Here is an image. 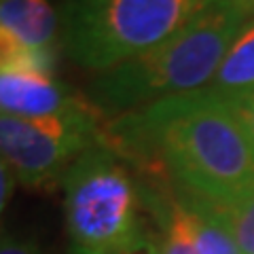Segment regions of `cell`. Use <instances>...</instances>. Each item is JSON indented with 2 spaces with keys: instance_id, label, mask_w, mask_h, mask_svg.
<instances>
[{
  "instance_id": "cell-1",
  "label": "cell",
  "mask_w": 254,
  "mask_h": 254,
  "mask_svg": "<svg viewBox=\"0 0 254 254\" xmlns=\"http://www.w3.org/2000/svg\"><path fill=\"white\" fill-rule=\"evenodd\" d=\"M106 144L153 161L178 190L229 205L254 190V138L229 102L205 89L106 121Z\"/></svg>"
},
{
  "instance_id": "cell-2",
  "label": "cell",
  "mask_w": 254,
  "mask_h": 254,
  "mask_svg": "<svg viewBox=\"0 0 254 254\" xmlns=\"http://www.w3.org/2000/svg\"><path fill=\"white\" fill-rule=\"evenodd\" d=\"M248 21L250 17L227 2L210 0L165 41L93 74L85 91L87 100L110 121L168 98L201 91Z\"/></svg>"
},
{
  "instance_id": "cell-3",
  "label": "cell",
  "mask_w": 254,
  "mask_h": 254,
  "mask_svg": "<svg viewBox=\"0 0 254 254\" xmlns=\"http://www.w3.org/2000/svg\"><path fill=\"white\" fill-rule=\"evenodd\" d=\"M72 254H133L148 248L142 229V187L123 157L98 144L70 165L62 180Z\"/></svg>"
},
{
  "instance_id": "cell-4",
  "label": "cell",
  "mask_w": 254,
  "mask_h": 254,
  "mask_svg": "<svg viewBox=\"0 0 254 254\" xmlns=\"http://www.w3.org/2000/svg\"><path fill=\"white\" fill-rule=\"evenodd\" d=\"M210 0H62L60 49L83 70L104 72L180 30Z\"/></svg>"
},
{
  "instance_id": "cell-5",
  "label": "cell",
  "mask_w": 254,
  "mask_h": 254,
  "mask_svg": "<svg viewBox=\"0 0 254 254\" xmlns=\"http://www.w3.org/2000/svg\"><path fill=\"white\" fill-rule=\"evenodd\" d=\"M102 119L93 104L38 119L0 115V157L21 185L49 189L83 153L106 144Z\"/></svg>"
},
{
  "instance_id": "cell-6",
  "label": "cell",
  "mask_w": 254,
  "mask_h": 254,
  "mask_svg": "<svg viewBox=\"0 0 254 254\" xmlns=\"http://www.w3.org/2000/svg\"><path fill=\"white\" fill-rule=\"evenodd\" d=\"M91 104L85 93L60 81L55 72H0V115L38 119Z\"/></svg>"
},
{
  "instance_id": "cell-7",
  "label": "cell",
  "mask_w": 254,
  "mask_h": 254,
  "mask_svg": "<svg viewBox=\"0 0 254 254\" xmlns=\"http://www.w3.org/2000/svg\"><path fill=\"white\" fill-rule=\"evenodd\" d=\"M0 26L30 47L62 51V19L51 0H0Z\"/></svg>"
},
{
  "instance_id": "cell-8",
  "label": "cell",
  "mask_w": 254,
  "mask_h": 254,
  "mask_svg": "<svg viewBox=\"0 0 254 254\" xmlns=\"http://www.w3.org/2000/svg\"><path fill=\"white\" fill-rule=\"evenodd\" d=\"M176 193L182 201V208H185L189 233L193 237V244L199 254H240L237 242L220 205L187 195L178 189Z\"/></svg>"
},
{
  "instance_id": "cell-9",
  "label": "cell",
  "mask_w": 254,
  "mask_h": 254,
  "mask_svg": "<svg viewBox=\"0 0 254 254\" xmlns=\"http://www.w3.org/2000/svg\"><path fill=\"white\" fill-rule=\"evenodd\" d=\"M205 91L222 100H237L254 91V17L229 47Z\"/></svg>"
},
{
  "instance_id": "cell-10",
  "label": "cell",
  "mask_w": 254,
  "mask_h": 254,
  "mask_svg": "<svg viewBox=\"0 0 254 254\" xmlns=\"http://www.w3.org/2000/svg\"><path fill=\"white\" fill-rule=\"evenodd\" d=\"M60 51L30 47L0 26V72H55Z\"/></svg>"
},
{
  "instance_id": "cell-11",
  "label": "cell",
  "mask_w": 254,
  "mask_h": 254,
  "mask_svg": "<svg viewBox=\"0 0 254 254\" xmlns=\"http://www.w3.org/2000/svg\"><path fill=\"white\" fill-rule=\"evenodd\" d=\"M220 210L231 227L240 254H254V190L240 201L220 205Z\"/></svg>"
},
{
  "instance_id": "cell-12",
  "label": "cell",
  "mask_w": 254,
  "mask_h": 254,
  "mask_svg": "<svg viewBox=\"0 0 254 254\" xmlns=\"http://www.w3.org/2000/svg\"><path fill=\"white\" fill-rule=\"evenodd\" d=\"M225 102H229L231 108L240 115L244 125L248 127L250 136L254 138V91L248 95H242V98H237V100H225Z\"/></svg>"
},
{
  "instance_id": "cell-13",
  "label": "cell",
  "mask_w": 254,
  "mask_h": 254,
  "mask_svg": "<svg viewBox=\"0 0 254 254\" xmlns=\"http://www.w3.org/2000/svg\"><path fill=\"white\" fill-rule=\"evenodd\" d=\"M15 174L13 170L6 165V161L2 157H0V216H2V210L6 201H9V197L13 193V187H15Z\"/></svg>"
},
{
  "instance_id": "cell-14",
  "label": "cell",
  "mask_w": 254,
  "mask_h": 254,
  "mask_svg": "<svg viewBox=\"0 0 254 254\" xmlns=\"http://www.w3.org/2000/svg\"><path fill=\"white\" fill-rule=\"evenodd\" d=\"M0 254H38V252L26 240H19L15 235H0Z\"/></svg>"
},
{
  "instance_id": "cell-15",
  "label": "cell",
  "mask_w": 254,
  "mask_h": 254,
  "mask_svg": "<svg viewBox=\"0 0 254 254\" xmlns=\"http://www.w3.org/2000/svg\"><path fill=\"white\" fill-rule=\"evenodd\" d=\"M222 2H227L229 6H233L240 13H244L246 17H254V0H222Z\"/></svg>"
},
{
  "instance_id": "cell-16",
  "label": "cell",
  "mask_w": 254,
  "mask_h": 254,
  "mask_svg": "<svg viewBox=\"0 0 254 254\" xmlns=\"http://www.w3.org/2000/svg\"><path fill=\"white\" fill-rule=\"evenodd\" d=\"M146 250H148V254H155V252H153V250H150V248H146Z\"/></svg>"
}]
</instances>
